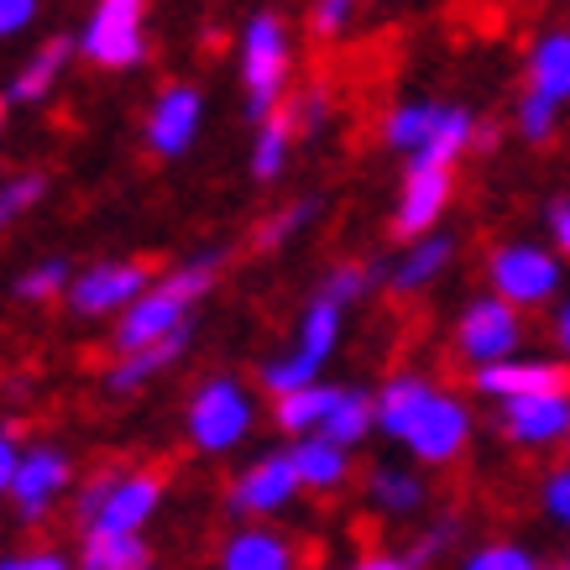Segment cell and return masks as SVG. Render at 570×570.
Returning a JSON list of instances; mask_svg holds the SVG:
<instances>
[{
  "instance_id": "cell-37",
  "label": "cell",
  "mask_w": 570,
  "mask_h": 570,
  "mask_svg": "<svg viewBox=\"0 0 570 570\" xmlns=\"http://www.w3.org/2000/svg\"><path fill=\"white\" fill-rule=\"evenodd\" d=\"M539 502H544V513H550L560 529H570V466H554L539 487Z\"/></svg>"
},
{
  "instance_id": "cell-15",
  "label": "cell",
  "mask_w": 570,
  "mask_h": 570,
  "mask_svg": "<svg viewBox=\"0 0 570 570\" xmlns=\"http://www.w3.org/2000/svg\"><path fill=\"white\" fill-rule=\"evenodd\" d=\"M73 482V461L58 445H27L21 455V471L11 482V502H17L21 523H42L52 513V502L69 492Z\"/></svg>"
},
{
  "instance_id": "cell-1",
  "label": "cell",
  "mask_w": 570,
  "mask_h": 570,
  "mask_svg": "<svg viewBox=\"0 0 570 570\" xmlns=\"http://www.w3.org/2000/svg\"><path fill=\"white\" fill-rule=\"evenodd\" d=\"M377 430L419 466H450L471 445V409L419 372H397L377 387Z\"/></svg>"
},
{
  "instance_id": "cell-11",
  "label": "cell",
  "mask_w": 570,
  "mask_h": 570,
  "mask_svg": "<svg viewBox=\"0 0 570 570\" xmlns=\"http://www.w3.org/2000/svg\"><path fill=\"white\" fill-rule=\"evenodd\" d=\"M298 492H304V487H298L294 455H288V450H267V455H257V461L230 482L225 502H230L236 519H273V513H283V508L298 498Z\"/></svg>"
},
{
  "instance_id": "cell-9",
  "label": "cell",
  "mask_w": 570,
  "mask_h": 570,
  "mask_svg": "<svg viewBox=\"0 0 570 570\" xmlns=\"http://www.w3.org/2000/svg\"><path fill=\"white\" fill-rule=\"evenodd\" d=\"M153 283L157 277L147 273L141 262L110 257V262H89V267H79L63 298H69V309L79 314V320H121Z\"/></svg>"
},
{
  "instance_id": "cell-30",
  "label": "cell",
  "mask_w": 570,
  "mask_h": 570,
  "mask_svg": "<svg viewBox=\"0 0 570 570\" xmlns=\"http://www.w3.org/2000/svg\"><path fill=\"white\" fill-rule=\"evenodd\" d=\"M73 283V267L69 257H37L27 273H17V283H11V294L21 298V304H48V298H63Z\"/></svg>"
},
{
  "instance_id": "cell-42",
  "label": "cell",
  "mask_w": 570,
  "mask_h": 570,
  "mask_svg": "<svg viewBox=\"0 0 570 570\" xmlns=\"http://www.w3.org/2000/svg\"><path fill=\"white\" fill-rule=\"evenodd\" d=\"M0 570H69V560L58 550H27V554H6Z\"/></svg>"
},
{
  "instance_id": "cell-24",
  "label": "cell",
  "mask_w": 570,
  "mask_h": 570,
  "mask_svg": "<svg viewBox=\"0 0 570 570\" xmlns=\"http://www.w3.org/2000/svg\"><path fill=\"white\" fill-rule=\"evenodd\" d=\"M341 382H314V387H298V393H288V397H277L273 403V424L283 434H294V440H309V434H320L325 430V419H330V409L341 403Z\"/></svg>"
},
{
  "instance_id": "cell-34",
  "label": "cell",
  "mask_w": 570,
  "mask_h": 570,
  "mask_svg": "<svg viewBox=\"0 0 570 570\" xmlns=\"http://www.w3.org/2000/svg\"><path fill=\"white\" fill-rule=\"evenodd\" d=\"M366 288H372V273H366L362 262H341V267H330L325 283H320V294H325L330 304H341V309L362 304Z\"/></svg>"
},
{
  "instance_id": "cell-16",
  "label": "cell",
  "mask_w": 570,
  "mask_h": 570,
  "mask_svg": "<svg viewBox=\"0 0 570 570\" xmlns=\"http://www.w3.org/2000/svg\"><path fill=\"white\" fill-rule=\"evenodd\" d=\"M498 430L523 450H550L570 445V393L519 397V403H498Z\"/></svg>"
},
{
  "instance_id": "cell-45",
  "label": "cell",
  "mask_w": 570,
  "mask_h": 570,
  "mask_svg": "<svg viewBox=\"0 0 570 570\" xmlns=\"http://www.w3.org/2000/svg\"><path fill=\"white\" fill-rule=\"evenodd\" d=\"M550 335H554V346L566 351L570 356V298L566 304H560V309H554V320H550Z\"/></svg>"
},
{
  "instance_id": "cell-6",
  "label": "cell",
  "mask_w": 570,
  "mask_h": 570,
  "mask_svg": "<svg viewBox=\"0 0 570 570\" xmlns=\"http://www.w3.org/2000/svg\"><path fill=\"white\" fill-rule=\"evenodd\" d=\"M257 424V403H252V387L230 372H215L189 393V414H184V430H189L194 450L205 455H230Z\"/></svg>"
},
{
  "instance_id": "cell-26",
  "label": "cell",
  "mask_w": 570,
  "mask_h": 570,
  "mask_svg": "<svg viewBox=\"0 0 570 570\" xmlns=\"http://www.w3.org/2000/svg\"><path fill=\"white\" fill-rule=\"evenodd\" d=\"M366 498L377 502L382 513L409 519V513H419V508H424V482H419V471L382 461V466H372V476H366Z\"/></svg>"
},
{
  "instance_id": "cell-7",
  "label": "cell",
  "mask_w": 570,
  "mask_h": 570,
  "mask_svg": "<svg viewBox=\"0 0 570 570\" xmlns=\"http://www.w3.org/2000/svg\"><path fill=\"white\" fill-rule=\"evenodd\" d=\"M487 283H492V294L502 304H513V309H544L554 294H560V283H566V267H560V252L539 242H508L498 246L492 257H487Z\"/></svg>"
},
{
  "instance_id": "cell-18",
  "label": "cell",
  "mask_w": 570,
  "mask_h": 570,
  "mask_svg": "<svg viewBox=\"0 0 570 570\" xmlns=\"http://www.w3.org/2000/svg\"><path fill=\"white\" fill-rule=\"evenodd\" d=\"M73 52H79V42L73 37H42L27 58H21V69L11 73V85H6V100L11 105H37V100H48L52 95V85L69 73V63H73Z\"/></svg>"
},
{
  "instance_id": "cell-2",
  "label": "cell",
  "mask_w": 570,
  "mask_h": 570,
  "mask_svg": "<svg viewBox=\"0 0 570 570\" xmlns=\"http://www.w3.org/2000/svg\"><path fill=\"white\" fill-rule=\"evenodd\" d=\"M220 267H225V252L215 246V252H205V257L174 267L168 277H157L153 288H147V294H141L137 304L116 320V330H110L116 356L163 346V341H174L178 330H189V309L209 294V288H215V273H220Z\"/></svg>"
},
{
  "instance_id": "cell-41",
  "label": "cell",
  "mask_w": 570,
  "mask_h": 570,
  "mask_svg": "<svg viewBox=\"0 0 570 570\" xmlns=\"http://www.w3.org/2000/svg\"><path fill=\"white\" fill-rule=\"evenodd\" d=\"M21 455H27V450L17 445V434L0 424V498H11V482H17V471H21Z\"/></svg>"
},
{
  "instance_id": "cell-25",
  "label": "cell",
  "mask_w": 570,
  "mask_h": 570,
  "mask_svg": "<svg viewBox=\"0 0 570 570\" xmlns=\"http://www.w3.org/2000/svg\"><path fill=\"white\" fill-rule=\"evenodd\" d=\"M294 141H298L294 110L283 105L273 121L257 126V141H252V178H257V184H273V178H283V168H288V153H294Z\"/></svg>"
},
{
  "instance_id": "cell-33",
  "label": "cell",
  "mask_w": 570,
  "mask_h": 570,
  "mask_svg": "<svg viewBox=\"0 0 570 570\" xmlns=\"http://www.w3.org/2000/svg\"><path fill=\"white\" fill-rule=\"evenodd\" d=\"M461 570H544V566H539L534 550H523V544H508V539H498V544L471 550L466 560H461Z\"/></svg>"
},
{
  "instance_id": "cell-31",
  "label": "cell",
  "mask_w": 570,
  "mask_h": 570,
  "mask_svg": "<svg viewBox=\"0 0 570 570\" xmlns=\"http://www.w3.org/2000/svg\"><path fill=\"white\" fill-rule=\"evenodd\" d=\"M48 194V178L42 174H11V178H0V230L6 225H17L27 209L37 205Z\"/></svg>"
},
{
  "instance_id": "cell-10",
  "label": "cell",
  "mask_w": 570,
  "mask_h": 570,
  "mask_svg": "<svg viewBox=\"0 0 570 570\" xmlns=\"http://www.w3.org/2000/svg\"><path fill=\"white\" fill-rule=\"evenodd\" d=\"M523 346V314L502 304L498 294H476L455 320V351L466 356L476 372L498 362H513Z\"/></svg>"
},
{
  "instance_id": "cell-23",
  "label": "cell",
  "mask_w": 570,
  "mask_h": 570,
  "mask_svg": "<svg viewBox=\"0 0 570 570\" xmlns=\"http://www.w3.org/2000/svg\"><path fill=\"white\" fill-rule=\"evenodd\" d=\"M294 471H298V487L304 492H341L351 476V450H341L335 440H325V434H309V440H294Z\"/></svg>"
},
{
  "instance_id": "cell-39",
  "label": "cell",
  "mask_w": 570,
  "mask_h": 570,
  "mask_svg": "<svg viewBox=\"0 0 570 570\" xmlns=\"http://www.w3.org/2000/svg\"><path fill=\"white\" fill-rule=\"evenodd\" d=\"M37 6H42V0H0V42H11V37L27 32L37 21Z\"/></svg>"
},
{
  "instance_id": "cell-20",
  "label": "cell",
  "mask_w": 570,
  "mask_h": 570,
  "mask_svg": "<svg viewBox=\"0 0 570 570\" xmlns=\"http://www.w3.org/2000/svg\"><path fill=\"white\" fill-rule=\"evenodd\" d=\"M450 262H455V236L434 230L424 242L403 246V257L387 267V288H393V294H424L430 283H440V277L450 273Z\"/></svg>"
},
{
  "instance_id": "cell-46",
  "label": "cell",
  "mask_w": 570,
  "mask_h": 570,
  "mask_svg": "<svg viewBox=\"0 0 570 570\" xmlns=\"http://www.w3.org/2000/svg\"><path fill=\"white\" fill-rule=\"evenodd\" d=\"M6 105H11V100H6V95H0V126H6Z\"/></svg>"
},
{
  "instance_id": "cell-19",
  "label": "cell",
  "mask_w": 570,
  "mask_h": 570,
  "mask_svg": "<svg viewBox=\"0 0 570 570\" xmlns=\"http://www.w3.org/2000/svg\"><path fill=\"white\" fill-rule=\"evenodd\" d=\"M220 570H298V550L294 539L267 529V523H246L225 539Z\"/></svg>"
},
{
  "instance_id": "cell-14",
  "label": "cell",
  "mask_w": 570,
  "mask_h": 570,
  "mask_svg": "<svg viewBox=\"0 0 570 570\" xmlns=\"http://www.w3.org/2000/svg\"><path fill=\"white\" fill-rule=\"evenodd\" d=\"M471 387L492 403H519V397H544V393H570V366L554 356H513V362L482 366L471 372Z\"/></svg>"
},
{
  "instance_id": "cell-22",
  "label": "cell",
  "mask_w": 570,
  "mask_h": 570,
  "mask_svg": "<svg viewBox=\"0 0 570 570\" xmlns=\"http://www.w3.org/2000/svg\"><path fill=\"white\" fill-rule=\"evenodd\" d=\"M189 351V330H178L174 341H163V346H147V351H131V356H116V366L105 372V393L110 397H131L141 393L153 377H163L168 366H178V356Z\"/></svg>"
},
{
  "instance_id": "cell-5",
  "label": "cell",
  "mask_w": 570,
  "mask_h": 570,
  "mask_svg": "<svg viewBox=\"0 0 570 570\" xmlns=\"http://www.w3.org/2000/svg\"><path fill=\"white\" fill-rule=\"evenodd\" d=\"M288 73H294V42L277 11H252L242 27V95L252 121H273L288 95Z\"/></svg>"
},
{
  "instance_id": "cell-32",
  "label": "cell",
  "mask_w": 570,
  "mask_h": 570,
  "mask_svg": "<svg viewBox=\"0 0 570 570\" xmlns=\"http://www.w3.org/2000/svg\"><path fill=\"white\" fill-rule=\"evenodd\" d=\"M362 17V0H309V32L320 42H335V37H346Z\"/></svg>"
},
{
  "instance_id": "cell-21",
  "label": "cell",
  "mask_w": 570,
  "mask_h": 570,
  "mask_svg": "<svg viewBox=\"0 0 570 570\" xmlns=\"http://www.w3.org/2000/svg\"><path fill=\"white\" fill-rule=\"evenodd\" d=\"M523 79H529V95L550 105H570V32H544L523 58Z\"/></svg>"
},
{
  "instance_id": "cell-4",
  "label": "cell",
  "mask_w": 570,
  "mask_h": 570,
  "mask_svg": "<svg viewBox=\"0 0 570 570\" xmlns=\"http://www.w3.org/2000/svg\"><path fill=\"white\" fill-rule=\"evenodd\" d=\"M341 325H346V309L341 304H330L325 294H314L298 314V335H294V351H283V356H267L257 366V387L267 397H288L298 387H314V382H325V366L341 346Z\"/></svg>"
},
{
  "instance_id": "cell-47",
  "label": "cell",
  "mask_w": 570,
  "mask_h": 570,
  "mask_svg": "<svg viewBox=\"0 0 570 570\" xmlns=\"http://www.w3.org/2000/svg\"><path fill=\"white\" fill-rule=\"evenodd\" d=\"M566 570H570V566H566Z\"/></svg>"
},
{
  "instance_id": "cell-27",
  "label": "cell",
  "mask_w": 570,
  "mask_h": 570,
  "mask_svg": "<svg viewBox=\"0 0 570 570\" xmlns=\"http://www.w3.org/2000/svg\"><path fill=\"white\" fill-rule=\"evenodd\" d=\"M377 430V393H366V387H346L341 393V403L330 409V419H325V440H335L341 450H351V445H362L366 434Z\"/></svg>"
},
{
  "instance_id": "cell-28",
  "label": "cell",
  "mask_w": 570,
  "mask_h": 570,
  "mask_svg": "<svg viewBox=\"0 0 570 570\" xmlns=\"http://www.w3.org/2000/svg\"><path fill=\"white\" fill-rule=\"evenodd\" d=\"M153 550L141 534H85L79 544V570H147Z\"/></svg>"
},
{
  "instance_id": "cell-12",
  "label": "cell",
  "mask_w": 570,
  "mask_h": 570,
  "mask_svg": "<svg viewBox=\"0 0 570 570\" xmlns=\"http://www.w3.org/2000/svg\"><path fill=\"white\" fill-rule=\"evenodd\" d=\"M205 126V95L194 85H168L157 89V100L147 105V126H141V141L153 157H184Z\"/></svg>"
},
{
  "instance_id": "cell-44",
  "label": "cell",
  "mask_w": 570,
  "mask_h": 570,
  "mask_svg": "<svg viewBox=\"0 0 570 570\" xmlns=\"http://www.w3.org/2000/svg\"><path fill=\"white\" fill-rule=\"evenodd\" d=\"M346 570H414V566H409V554H366V560H356Z\"/></svg>"
},
{
  "instance_id": "cell-13",
  "label": "cell",
  "mask_w": 570,
  "mask_h": 570,
  "mask_svg": "<svg viewBox=\"0 0 570 570\" xmlns=\"http://www.w3.org/2000/svg\"><path fill=\"white\" fill-rule=\"evenodd\" d=\"M455 194V174L450 168H409L403 189H397V209H393V236L397 242H424L440 230V215L450 209Z\"/></svg>"
},
{
  "instance_id": "cell-43",
  "label": "cell",
  "mask_w": 570,
  "mask_h": 570,
  "mask_svg": "<svg viewBox=\"0 0 570 570\" xmlns=\"http://www.w3.org/2000/svg\"><path fill=\"white\" fill-rule=\"evenodd\" d=\"M550 236H554V252H560V257H570V199L550 209Z\"/></svg>"
},
{
  "instance_id": "cell-35",
  "label": "cell",
  "mask_w": 570,
  "mask_h": 570,
  "mask_svg": "<svg viewBox=\"0 0 570 570\" xmlns=\"http://www.w3.org/2000/svg\"><path fill=\"white\" fill-rule=\"evenodd\" d=\"M554 126H560V105L539 100V95H529V89H523V100H519V137L534 141V147H544V141L554 137Z\"/></svg>"
},
{
  "instance_id": "cell-40",
  "label": "cell",
  "mask_w": 570,
  "mask_h": 570,
  "mask_svg": "<svg viewBox=\"0 0 570 570\" xmlns=\"http://www.w3.org/2000/svg\"><path fill=\"white\" fill-rule=\"evenodd\" d=\"M450 539H455V519H440V523H434V529H430V534H424V539H419V544H414V550H409V566H414V570H424V566H430V560H434V554L445 550Z\"/></svg>"
},
{
  "instance_id": "cell-3",
  "label": "cell",
  "mask_w": 570,
  "mask_h": 570,
  "mask_svg": "<svg viewBox=\"0 0 570 570\" xmlns=\"http://www.w3.org/2000/svg\"><path fill=\"white\" fill-rule=\"evenodd\" d=\"M482 137V126L466 105L445 100H397L382 116V141L409 157V168H455V157Z\"/></svg>"
},
{
  "instance_id": "cell-8",
  "label": "cell",
  "mask_w": 570,
  "mask_h": 570,
  "mask_svg": "<svg viewBox=\"0 0 570 570\" xmlns=\"http://www.w3.org/2000/svg\"><path fill=\"white\" fill-rule=\"evenodd\" d=\"M147 0H95L85 32H79V58H89L95 69H137L147 58Z\"/></svg>"
},
{
  "instance_id": "cell-29",
  "label": "cell",
  "mask_w": 570,
  "mask_h": 570,
  "mask_svg": "<svg viewBox=\"0 0 570 570\" xmlns=\"http://www.w3.org/2000/svg\"><path fill=\"white\" fill-rule=\"evenodd\" d=\"M320 215H325V205H320L314 194H304V199H288V205L277 209V215H267V220L257 225V246H262V252H277V246L298 242V236H304V230H309Z\"/></svg>"
},
{
  "instance_id": "cell-17",
  "label": "cell",
  "mask_w": 570,
  "mask_h": 570,
  "mask_svg": "<svg viewBox=\"0 0 570 570\" xmlns=\"http://www.w3.org/2000/svg\"><path fill=\"white\" fill-rule=\"evenodd\" d=\"M157 502H163V476L157 471H121L116 492L105 498V508L95 513L85 534H141L147 519L157 513Z\"/></svg>"
},
{
  "instance_id": "cell-36",
  "label": "cell",
  "mask_w": 570,
  "mask_h": 570,
  "mask_svg": "<svg viewBox=\"0 0 570 570\" xmlns=\"http://www.w3.org/2000/svg\"><path fill=\"white\" fill-rule=\"evenodd\" d=\"M116 482H121V471H95L85 487H79V498H73V513H79V523H95V513L105 508V498L116 492Z\"/></svg>"
},
{
  "instance_id": "cell-38",
  "label": "cell",
  "mask_w": 570,
  "mask_h": 570,
  "mask_svg": "<svg viewBox=\"0 0 570 570\" xmlns=\"http://www.w3.org/2000/svg\"><path fill=\"white\" fill-rule=\"evenodd\" d=\"M294 126H298V137H314L320 126H325V116H330V100H325V89H304L294 105Z\"/></svg>"
}]
</instances>
